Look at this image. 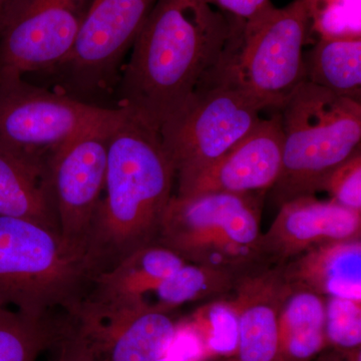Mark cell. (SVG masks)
<instances>
[{
  "mask_svg": "<svg viewBox=\"0 0 361 361\" xmlns=\"http://www.w3.org/2000/svg\"><path fill=\"white\" fill-rule=\"evenodd\" d=\"M232 32L204 0H158L132 45L116 108L159 132L220 63Z\"/></svg>",
  "mask_w": 361,
  "mask_h": 361,
  "instance_id": "cell-1",
  "label": "cell"
},
{
  "mask_svg": "<svg viewBox=\"0 0 361 361\" xmlns=\"http://www.w3.org/2000/svg\"><path fill=\"white\" fill-rule=\"evenodd\" d=\"M175 179L160 133L127 114L109 139L104 193L87 240L94 275L157 243Z\"/></svg>",
  "mask_w": 361,
  "mask_h": 361,
  "instance_id": "cell-2",
  "label": "cell"
},
{
  "mask_svg": "<svg viewBox=\"0 0 361 361\" xmlns=\"http://www.w3.org/2000/svg\"><path fill=\"white\" fill-rule=\"evenodd\" d=\"M283 151L273 200L322 191L327 178L360 151L361 103L302 82L279 109Z\"/></svg>",
  "mask_w": 361,
  "mask_h": 361,
  "instance_id": "cell-3",
  "label": "cell"
},
{
  "mask_svg": "<svg viewBox=\"0 0 361 361\" xmlns=\"http://www.w3.org/2000/svg\"><path fill=\"white\" fill-rule=\"evenodd\" d=\"M94 276L87 254L71 248L59 232L0 216V307L51 317L82 300Z\"/></svg>",
  "mask_w": 361,
  "mask_h": 361,
  "instance_id": "cell-4",
  "label": "cell"
},
{
  "mask_svg": "<svg viewBox=\"0 0 361 361\" xmlns=\"http://www.w3.org/2000/svg\"><path fill=\"white\" fill-rule=\"evenodd\" d=\"M266 106L241 84L224 54L161 126L178 187L227 153L260 122Z\"/></svg>",
  "mask_w": 361,
  "mask_h": 361,
  "instance_id": "cell-5",
  "label": "cell"
},
{
  "mask_svg": "<svg viewBox=\"0 0 361 361\" xmlns=\"http://www.w3.org/2000/svg\"><path fill=\"white\" fill-rule=\"evenodd\" d=\"M261 193L173 195L157 243L186 262L240 275L260 262Z\"/></svg>",
  "mask_w": 361,
  "mask_h": 361,
  "instance_id": "cell-6",
  "label": "cell"
},
{
  "mask_svg": "<svg viewBox=\"0 0 361 361\" xmlns=\"http://www.w3.org/2000/svg\"><path fill=\"white\" fill-rule=\"evenodd\" d=\"M177 323L145 297L87 294L59 316L58 343L94 361H156L167 353Z\"/></svg>",
  "mask_w": 361,
  "mask_h": 361,
  "instance_id": "cell-7",
  "label": "cell"
},
{
  "mask_svg": "<svg viewBox=\"0 0 361 361\" xmlns=\"http://www.w3.org/2000/svg\"><path fill=\"white\" fill-rule=\"evenodd\" d=\"M310 32L307 0H294L233 28L224 56L241 84L278 111L306 82L303 49Z\"/></svg>",
  "mask_w": 361,
  "mask_h": 361,
  "instance_id": "cell-8",
  "label": "cell"
},
{
  "mask_svg": "<svg viewBox=\"0 0 361 361\" xmlns=\"http://www.w3.org/2000/svg\"><path fill=\"white\" fill-rule=\"evenodd\" d=\"M126 116L23 80L0 85V142L33 155L49 157L80 135L116 129Z\"/></svg>",
  "mask_w": 361,
  "mask_h": 361,
  "instance_id": "cell-9",
  "label": "cell"
},
{
  "mask_svg": "<svg viewBox=\"0 0 361 361\" xmlns=\"http://www.w3.org/2000/svg\"><path fill=\"white\" fill-rule=\"evenodd\" d=\"M92 0H18L0 32V85L56 70L70 56Z\"/></svg>",
  "mask_w": 361,
  "mask_h": 361,
  "instance_id": "cell-10",
  "label": "cell"
},
{
  "mask_svg": "<svg viewBox=\"0 0 361 361\" xmlns=\"http://www.w3.org/2000/svg\"><path fill=\"white\" fill-rule=\"evenodd\" d=\"M114 130L75 137L54 149L47 161L59 234L71 248L85 254L104 193L109 139Z\"/></svg>",
  "mask_w": 361,
  "mask_h": 361,
  "instance_id": "cell-11",
  "label": "cell"
},
{
  "mask_svg": "<svg viewBox=\"0 0 361 361\" xmlns=\"http://www.w3.org/2000/svg\"><path fill=\"white\" fill-rule=\"evenodd\" d=\"M158 0H92L75 47L56 70L78 90H106Z\"/></svg>",
  "mask_w": 361,
  "mask_h": 361,
  "instance_id": "cell-12",
  "label": "cell"
},
{
  "mask_svg": "<svg viewBox=\"0 0 361 361\" xmlns=\"http://www.w3.org/2000/svg\"><path fill=\"white\" fill-rule=\"evenodd\" d=\"M361 239V213L322 201L315 195L299 197L280 206L279 212L259 244L260 262L281 267L316 247Z\"/></svg>",
  "mask_w": 361,
  "mask_h": 361,
  "instance_id": "cell-13",
  "label": "cell"
},
{
  "mask_svg": "<svg viewBox=\"0 0 361 361\" xmlns=\"http://www.w3.org/2000/svg\"><path fill=\"white\" fill-rule=\"evenodd\" d=\"M283 132L279 111L261 118L227 153L178 187V196L205 193H257L272 189L279 177Z\"/></svg>",
  "mask_w": 361,
  "mask_h": 361,
  "instance_id": "cell-14",
  "label": "cell"
},
{
  "mask_svg": "<svg viewBox=\"0 0 361 361\" xmlns=\"http://www.w3.org/2000/svg\"><path fill=\"white\" fill-rule=\"evenodd\" d=\"M290 291L282 267L257 266L238 275L230 296L239 316L237 361H279V314Z\"/></svg>",
  "mask_w": 361,
  "mask_h": 361,
  "instance_id": "cell-15",
  "label": "cell"
},
{
  "mask_svg": "<svg viewBox=\"0 0 361 361\" xmlns=\"http://www.w3.org/2000/svg\"><path fill=\"white\" fill-rule=\"evenodd\" d=\"M47 161L0 142V216L59 233Z\"/></svg>",
  "mask_w": 361,
  "mask_h": 361,
  "instance_id": "cell-16",
  "label": "cell"
},
{
  "mask_svg": "<svg viewBox=\"0 0 361 361\" xmlns=\"http://www.w3.org/2000/svg\"><path fill=\"white\" fill-rule=\"evenodd\" d=\"M281 267L291 288L361 302V239L316 247Z\"/></svg>",
  "mask_w": 361,
  "mask_h": 361,
  "instance_id": "cell-17",
  "label": "cell"
},
{
  "mask_svg": "<svg viewBox=\"0 0 361 361\" xmlns=\"http://www.w3.org/2000/svg\"><path fill=\"white\" fill-rule=\"evenodd\" d=\"M186 263L174 251L152 244L133 252L92 278L89 293L99 297H145Z\"/></svg>",
  "mask_w": 361,
  "mask_h": 361,
  "instance_id": "cell-18",
  "label": "cell"
},
{
  "mask_svg": "<svg viewBox=\"0 0 361 361\" xmlns=\"http://www.w3.org/2000/svg\"><path fill=\"white\" fill-rule=\"evenodd\" d=\"M326 345L324 297L291 288L279 314V361H311Z\"/></svg>",
  "mask_w": 361,
  "mask_h": 361,
  "instance_id": "cell-19",
  "label": "cell"
},
{
  "mask_svg": "<svg viewBox=\"0 0 361 361\" xmlns=\"http://www.w3.org/2000/svg\"><path fill=\"white\" fill-rule=\"evenodd\" d=\"M304 61L307 82L361 103V37L319 39Z\"/></svg>",
  "mask_w": 361,
  "mask_h": 361,
  "instance_id": "cell-20",
  "label": "cell"
},
{
  "mask_svg": "<svg viewBox=\"0 0 361 361\" xmlns=\"http://www.w3.org/2000/svg\"><path fill=\"white\" fill-rule=\"evenodd\" d=\"M238 275L232 271L186 262L152 292L158 310L173 312L189 302L211 301L232 295Z\"/></svg>",
  "mask_w": 361,
  "mask_h": 361,
  "instance_id": "cell-21",
  "label": "cell"
},
{
  "mask_svg": "<svg viewBox=\"0 0 361 361\" xmlns=\"http://www.w3.org/2000/svg\"><path fill=\"white\" fill-rule=\"evenodd\" d=\"M59 336L56 316L33 318L0 307V361H35L56 348Z\"/></svg>",
  "mask_w": 361,
  "mask_h": 361,
  "instance_id": "cell-22",
  "label": "cell"
},
{
  "mask_svg": "<svg viewBox=\"0 0 361 361\" xmlns=\"http://www.w3.org/2000/svg\"><path fill=\"white\" fill-rule=\"evenodd\" d=\"M184 322L201 339L207 358L236 355L239 343V316L230 297L207 301Z\"/></svg>",
  "mask_w": 361,
  "mask_h": 361,
  "instance_id": "cell-23",
  "label": "cell"
},
{
  "mask_svg": "<svg viewBox=\"0 0 361 361\" xmlns=\"http://www.w3.org/2000/svg\"><path fill=\"white\" fill-rule=\"evenodd\" d=\"M310 32L319 39L360 37V0H307Z\"/></svg>",
  "mask_w": 361,
  "mask_h": 361,
  "instance_id": "cell-24",
  "label": "cell"
},
{
  "mask_svg": "<svg viewBox=\"0 0 361 361\" xmlns=\"http://www.w3.org/2000/svg\"><path fill=\"white\" fill-rule=\"evenodd\" d=\"M325 338L338 350L361 346V302L341 297L325 298Z\"/></svg>",
  "mask_w": 361,
  "mask_h": 361,
  "instance_id": "cell-25",
  "label": "cell"
},
{
  "mask_svg": "<svg viewBox=\"0 0 361 361\" xmlns=\"http://www.w3.org/2000/svg\"><path fill=\"white\" fill-rule=\"evenodd\" d=\"M322 191L329 192L331 200L361 213V152L339 166L325 180Z\"/></svg>",
  "mask_w": 361,
  "mask_h": 361,
  "instance_id": "cell-26",
  "label": "cell"
},
{
  "mask_svg": "<svg viewBox=\"0 0 361 361\" xmlns=\"http://www.w3.org/2000/svg\"><path fill=\"white\" fill-rule=\"evenodd\" d=\"M166 355L177 361H205V348L196 332L184 320L178 322L174 338Z\"/></svg>",
  "mask_w": 361,
  "mask_h": 361,
  "instance_id": "cell-27",
  "label": "cell"
},
{
  "mask_svg": "<svg viewBox=\"0 0 361 361\" xmlns=\"http://www.w3.org/2000/svg\"><path fill=\"white\" fill-rule=\"evenodd\" d=\"M210 6L218 7L230 20L246 25L257 20L272 9L271 0H204Z\"/></svg>",
  "mask_w": 361,
  "mask_h": 361,
  "instance_id": "cell-28",
  "label": "cell"
},
{
  "mask_svg": "<svg viewBox=\"0 0 361 361\" xmlns=\"http://www.w3.org/2000/svg\"><path fill=\"white\" fill-rule=\"evenodd\" d=\"M56 348H59V357L56 361H94L80 349L65 342H59Z\"/></svg>",
  "mask_w": 361,
  "mask_h": 361,
  "instance_id": "cell-29",
  "label": "cell"
},
{
  "mask_svg": "<svg viewBox=\"0 0 361 361\" xmlns=\"http://www.w3.org/2000/svg\"><path fill=\"white\" fill-rule=\"evenodd\" d=\"M18 2V0H0V32Z\"/></svg>",
  "mask_w": 361,
  "mask_h": 361,
  "instance_id": "cell-30",
  "label": "cell"
},
{
  "mask_svg": "<svg viewBox=\"0 0 361 361\" xmlns=\"http://www.w3.org/2000/svg\"><path fill=\"white\" fill-rule=\"evenodd\" d=\"M156 361H177V360H173V358H171L170 356L165 355L164 356H161V358H159V360H157Z\"/></svg>",
  "mask_w": 361,
  "mask_h": 361,
  "instance_id": "cell-31",
  "label": "cell"
}]
</instances>
